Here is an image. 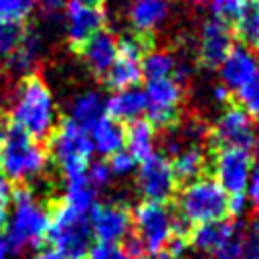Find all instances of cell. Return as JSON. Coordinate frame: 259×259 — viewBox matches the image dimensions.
<instances>
[{
  "label": "cell",
  "mask_w": 259,
  "mask_h": 259,
  "mask_svg": "<svg viewBox=\"0 0 259 259\" xmlns=\"http://www.w3.org/2000/svg\"><path fill=\"white\" fill-rule=\"evenodd\" d=\"M229 194L221 188V184L212 176H200L182 186L178 192V212L180 219L190 227L223 221L229 217L227 212Z\"/></svg>",
  "instance_id": "3"
},
{
  "label": "cell",
  "mask_w": 259,
  "mask_h": 259,
  "mask_svg": "<svg viewBox=\"0 0 259 259\" xmlns=\"http://www.w3.org/2000/svg\"><path fill=\"white\" fill-rule=\"evenodd\" d=\"M101 117H105V97L95 91H83L75 95L69 103V119L81 125L83 130L93 127Z\"/></svg>",
  "instance_id": "21"
},
{
  "label": "cell",
  "mask_w": 259,
  "mask_h": 259,
  "mask_svg": "<svg viewBox=\"0 0 259 259\" xmlns=\"http://www.w3.org/2000/svg\"><path fill=\"white\" fill-rule=\"evenodd\" d=\"M192 2H202V0H192Z\"/></svg>",
  "instance_id": "51"
},
{
  "label": "cell",
  "mask_w": 259,
  "mask_h": 259,
  "mask_svg": "<svg viewBox=\"0 0 259 259\" xmlns=\"http://www.w3.org/2000/svg\"><path fill=\"white\" fill-rule=\"evenodd\" d=\"M77 51L81 53L89 71L97 77H103L117 57V40L109 30L101 28L93 36H89Z\"/></svg>",
  "instance_id": "17"
},
{
  "label": "cell",
  "mask_w": 259,
  "mask_h": 259,
  "mask_svg": "<svg viewBox=\"0 0 259 259\" xmlns=\"http://www.w3.org/2000/svg\"><path fill=\"white\" fill-rule=\"evenodd\" d=\"M93 152L101 156H111L119 150H123V140H125V125L111 119V117H101L93 127L87 130Z\"/></svg>",
  "instance_id": "23"
},
{
  "label": "cell",
  "mask_w": 259,
  "mask_h": 259,
  "mask_svg": "<svg viewBox=\"0 0 259 259\" xmlns=\"http://www.w3.org/2000/svg\"><path fill=\"white\" fill-rule=\"evenodd\" d=\"M233 49V34L227 22L210 18L202 24L198 42V63L206 69H219L223 59Z\"/></svg>",
  "instance_id": "15"
},
{
  "label": "cell",
  "mask_w": 259,
  "mask_h": 259,
  "mask_svg": "<svg viewBox=\"0 0 259 259\" xmlns=\"http://www.w3.org/2000/svg\"><path fill=\"white\" fill-rule=\"evenodd\" d=\"M87 259H130L121 245H111V243H93L89 247V253H87Z\"/></svg>",
  "instance_id": "35"
},
{
  "label": "cell",
  "mask_w": 259,
  "mask_h": 259,
  "mask_svg": "<svg viewBox=\"0 0 259 259\" xmlns=\"http://www.w3.org/2000/svg\"><path fill=\"white\" fill-rule=\"evenodd\" d=\"M47 154L61 168L63 176L69 178V176H77L85 172L91 160V154H93V146H91L87 130H83L81 125L65 117L63 121L55 125L53 134L49 136Z\"/></svg>",
  "instance_id": "6"
},
{
  "label": "cell",
  "mask_w": 259,
  "mask_h": 259,
  "mask_svg": "<svg viewBox=\"0 0 259 259\" xmlns=\"http://www.w3.org/2000/svg\"><path fill=\"white\" fill-rule=\"evenodd\" d=\"M184 259H192V257H184ZM194 259H200V257H194Z\"/></svg>",
  "instance_id": "50"
},
{
  "label": "cell",
  "mask_w": 259,
  "mask_h": 259,
  "mask_svg": "<svg viewBox=\"0 0 259 259\" xmlns=\"http://www.w3.org/2000/svg\"><path fill=\"white\" fill-rule=\"evenodd\" d=\"M247 4V0H210V8L214 18L223 20V22H233L239 12L243 10V6Z\"/></svg>",
  "instance_id": "32"
},
{
  "label": "cell",
  "mask_w": 259,
  "mask_h": 259,
  "mask_svg": "<svg viewBox=\"0 0 259 259\" xmlns=\"http://www.w3.org/2000/svg\"><path fill=\"white\" fill-rule=\"evenodd\" d=\"M10 123L32 140H49L57 125L55 99L38 75L22 77L10 103Z\"/></svg>",
  "instance_id": "1"
},
{
  "label": "cell",
  "mask_w": 259,
  "mask_h": 259,
  "mask_svg": "<svg viewBox=\"0 0 259 259\" xmlns=\"http://www.w3.org/2000/svg\"><path fill=\"white\" fill-rule=\"evenodd\" d=\"M212 99L221 105H225V103L229 105L231 103V91L225 85H217V87H212Z\"/></svg>",
  "instance_id": "40"
},
{
  "label": "cell",
  "mask_w": 259,
  "mask_h": 259,
  "mask_svg": "<svg viewBox=\"0 0 259 259\" xmlns=\"http://www.w3.org/2000/svg\"><path fill=\"white\" fill-rule=\"evenodd\" d=\"M136 184H138L140 194L148 202L166 204L178 190L176 178L170 168V160L158 152H154L150 158L140 162Z\"/></svg>",
  "instance_id": "11"
},
{
  "label": "cell",
  "mask_w": 259,
  "mask_h": 259,
  "mask_svg": "<svg viewBox=\"0 0 259 259\" xmlns=\"http://www.w3.org/2000/svg\"><path fill=\"white\" fill-rule=\"evenodd\" d=\"M146 113V95L144 89L130 87L121 91H113L105 99V115L115 121H134L140 119V115Z\"/></svg>",
  "instance_id": "20"
},
{
  "label": "cell",
  "mask_w": 259,
  "mask_h": 259,
  "mask_svg": "<svg viewBox=\"0 0 259 259\" xmlns=\"http://www.w3.org/2000/svg\"><path fill=\"white\" fill-rule=\"evenodd\" d=\"M172 174L176 178V184H188L206 172V154L202 152L200 146H186L178 150L170 162Z\"/></svg>",
  "instance_id": "24"
},
{
  "label": "cell",
  "mask_w": 259,
  "mask_h": 259,
  "mask_svg": "<svg viewBox=\"0 0 259 259\" xmlns=\"http://www.w3.org/2000/svg\"><path fill=\"white\" fill-rule=\"evenodd\" d=\"M247 192H243V194H229V204H227V212H229V217H241L243 212H245V208H247Z\"/></svg>",
  "instance_id": "38"
},
{
  "label": "cell",
  "mask_w": 259,
  "mask_h": 259,
  "mask_svg": "<svg viewBox=\"0 0 259 259\" xmlns=\"http://www.w3.org/2000/svg\"><path fill=\"white\" fill-rule=\"evenodd\" d=\"M144 95H146V115L152 127L172 130L180 117L182 85H178L170 77L148 81Z\"/></svg>",
  "instance_id": "9"
},
{
  "label": "cell",
  "mask_w": 259,
  "mask_h": 259,
  "mask_svg": "<svg viewBox=\"0 0 259 259\" xmlns=\"http://www.w3.org/2000/svg\"><path fill=\"white\" fill-rule=\"evenodd\" d=\"M154 144H156V134L148 119H134L125 125L123 150H127L136 158V162L150 158L156 152Z\"/></svg>",
  "instance_id": "25"
},
{
  "label": "cell",
  "mask_w": 259,
  "mask_h": 259,
  "mask_svg": "<svg viewBox=\"0 0 259 259\" xmlns=\"http://www.w3.org/2000/svg\"><path fill=\"white\" fill-rule=\"evenodd\" d=\"M243 229H245L243 223H239L235 219H223V221H214V223L196 225L190 229L188 243H190V247H194L200 253H214L217 247H221L227 239H231L233 235H237Z\"/></svg>",
  "instance_id": "19"
},
{
  "label": "cell",
  "mask_w": 259,
  "mask_h": 259,
  "mask_svg": "<svg viewBox=\"0 0 259 259\" xmlns=\"http://www.w3.org/2000/svg\"><path fill=\"white\" fill-rule=\"evenodd\" d=\"M239 259H259V231L255 227L245 231L243 239V249Z\"/></svg>",
  "instance_id": "36"
},
{
  "label": "cell",
  "mask_w": 259,
  "mask_h": 259,
  "mask_svg": "<svg viewBox=\"0 0 259 259\" xmlns=\"http://www.w3.org/2000/svg\"><path fill=\"white\" fill-rule=\"evenodd\" d=\"M136 164H138L136 158L127 150H119V152L111 154L109 160H107V166H109L111 174H115V176H125L130 172H134L136 170Z\"/></svg>",
  "instance_id": "33"
},
{
  "label": "cell",
  "mask_w": 259,
  "mask_h": 259,
  "mask_svg": "<svg viewBox=\"0 0 259 259\" xmlns=\"http://www.w3.org/2000/svg\"><path fill=\"white\" fill-rule=\"evenodd\" d=\"M12 210L6 217V241L12 253H24L38 247L47 239L51 210L38 200L30 188H16L10 194Z\"/></svg>",
  "instance_id": "2"
},
{
  "label": "cell",
  "mask_w": 259,
  "mask_h": 259,
  "mask_svg": "<svg viewBox=\"0 0 259 259\" xmlns=\"http://www.w3.org/2000/svg\"><path fill=\"white\" fill-rule=\"evenodd\" d=\"M243 239H245V229L239 231L237 235H233L231 239H227L221 247H217L212 257L214 259H239L241 249H243Z\"/></svg>",
  "instance_id": "34"
},
{
  "label": "cell",
  "mask_w": 259,
  "mask_h": 259,
  "mask_svg": "<svg viewBox=\"0 0 259 259\" xmlns=\"http://www.w3.org/2000/svg\"><path fill=\"white\" fill-rule=\"evenodd\" d=\"M148 51L150 40L146 34H123L117 40V57L109 71L103 75L105 85L113 91L136 87L142 81V59Z\"/></svg>",
  "instance_id": "7"
},
{
  "label": "cell",
  "mask_w": 259,
  "mask_h": 259,
  "mask_svg": "<svg viewBox=\"0 0 259 259\" xmlns=\"http://www.w3.org/2000/svg\"><path fill=\"white\" fill-rule=\"evenodd\" d=\"M26 30V20H0V59H6L20 42Z\"/></svg>",
  "instance_id": "29"
},
{
  "label": "cell",
  "mask_w": 259,
  "mask_h": 259,
  "mask_svg": "<svg viewBox=\"0 0 259 259\" xmlns=\"http://www.w3.org/2000/svg\"><path fill=\"white\" fill-rule=\"evenodd\" d=\"M32 259H65L59 251H55L53 247H42V249H38L36 253H34V257Z\"/></svg>",
  "instance_id": "42"
},
{
  "label": "cell",
  "mask_w": 259,
  "mask_h": 259,
  "mask_svg": "<svg viewBox=\"0 0 259 259\" xmlns=\"http://www.w3.org/2000/svg\"><path fill=\"white\" fill-rule=\"evenodd\" d=\"M208 142L219 148H241L251 150L255 142V125L245 109L239 105H227L214 125L208 130Z\"/></svg>",
  "instance_id": "10"
},
{
  "label": "cell",
  "mask_w": 259,
  "mask_h": 259,
  "mask_svg": "<svg viewBox=\"0 0 259 259\" xmlns=\"http://www.w3.org/2000/svg\"><path fill=\"white\" fill-rule=\"evenodd\" d=\"M40 55H42V36L38 34V30L30 28L26 24V30H24L20 42L4 59L6 71L14 77H28V75H32V69L36 67Z\"/></svg>",
  "instance_id": "18"
},
{
  "label": "cell",
  "mask_w": 259,
  "mask_h": 259,
  "mask_svg": "<svg viewBox=\"0 0 259 259\" xmlns=\"http://www.w3.org/2000/svg\"><path fill=\"white\" fill-rule=\"evenodd\" d=\"M237 101H239L237 105L241 109H245L251 119L253 117L259 119V69L255 71L251 81L237 91Z\"/></svg>",
  "instance_id": "30"
},
{
  "label": "cell",
  "mask_w": 259,
  "mask_h": 259,
  "mask_svg": "<svg viewBox=\"0 0 259 259\" xmlns=\"http://www.w3.org/2000/svg\"><path fill=\"white\" fill-rule=\"evenodd\" d=\"M65 194H63V204L81 210V212H89L95 204V188L87 182L85 172L77 174V176H69L65 178Z\"/></svg>",
  "instance_id": "27"
},
{
  "label": "cell",
  "mask_w": 259,
  "mask_h": 259,
  "mask_svg": "<svg viewBox=\"0 0 259 259\" xmlns=\"http://www.w3.org/2000/svg\"><path fill=\"white\" fill-rule=\"evenodd\" d=\"M233 32L241 47L259 53V0H247L239 16L233 20Z\"/></svg>",
  "instance_id": "26"
},
{
  "label": "cell",
  "mask_w": 259,
  "mask_h": 259,
  "mask_svg": "<svg viewBox=\"0 0 259 259\" xmlns=\"http://www.w3.org/2000/svg\"><path fill=\"white\" fill-rule=\"evenodd\" d=\"M75 2H81V4H87V6H95V8H101L103 0H75Z\"/></svg>",
  "instance_id": "46"
},
{
  "label": "cell",
  "mask_w": 259,
  "mask_h": 259,
  "mask_svg": "<svg viewBox=\"0 0 259 259\" xmlns=\"http://www.w3.org/2000/svg\"><path fill=\"white\" fill-rule=\"evenodd\" d=\"M253 146H255V152H257V158H259V132H255V142H253Z\"/></svg>",
  "instance_id": "48"
},
{
  "label": "cell",
  "mask_w": 259,
  "mask_h": 259,
  "mask_svg": "<svg viewBox=\"0 0 259 259\" xmlns=\"http://www.w3.org/2000/svg\"><path fill=\"white\" fill-rule=\"evenodd\" d=\"M8 130H10V123H8L6 115H4V113H0V148H2V144H4V138H6Z\"/></svg>",
  "instance_id": "43"
},
{
  "label": "cell",
  "mask_w": 259,
  "mask_h": 259,
  "mask_svg": "<svg viewBox=\"0 0 259 259\" xmlns=\"http://www.w3.org/2000/svg\"><path fill=\"white\" fill-rule=\"evenodd\" d=\"M140 259H172L166 251H158V253H144Z\"/></svg>",
  "instance_id": "45"
},
{
  "label": "cell",
  "mask_w": 259,
  "mask_h": 259,
  "mask_svg": "<svg viewBox=\"0 0 259 259\" xmlns=\"http://www.w3.org/2000/svg\"><path fill=\"white\" fill-rule=\"evenodd\" d=\"M10 255H12L10 245H8L6 237H4V235H0V259H10Z\"/></svg>",
  "instance_id": "44"
},
{
  "label": "cell",
  "mask_w": 259,
  "mask_h": 259,
  "mask_svg": "<svg viewBox=\"0 0 259 259\" xmlns=\"http://www.w3.org/2000/svg\"><path fill=\"white\" fill-rule=\"evenodd\" d=\"M253 227H255V229L259 231V221H257V223H253Z\"/></svg>",
  "instance_id": "49"
},
{
  "label": "cell",
  "mask_w": 259,
  "mask_h": 259,
  "mask_svg": "<svg viewBox=\"0 0 259 259\" xmlns=\"http://www.w3.org/2000/svg\"><path fill=\"white\" fill-rule=\"evenodd\" d=\"M174 214L168 204L162 202H140L132 212L134 235L140 241L144 253L164 251L168 239L172 237Z\"/></svg>",
  "instance_id": "8"
},
{
  "label": "cell",
  "mask_w": 259,
  "mask_h": 259,
  "mask_svg": "<svg viewBox=\"0 0 259 259\" xmlns=\"http://www.w3.org/2000/svg\"><path fill=\"white\" fill-rule=\"evenodd\" d=\"M259 69L257 55L251 53L245 47H233L229 55L223 59L219 65V75H221V85H225L229 91H239L243 85L251 81L255 71Z\"/></svg>",
  "instance_id": "16"
},
{
  "label": "cell",
  "mask_w": 259,
  "mask_h": 259,
  "mask_svg": "<svg viewBox=\"0 0 259 259\" xmlns=\"http://www.w3.org/2000/svg\"><path fill=\"white\" fill-rule=\"evenodd\" d=\"M111 176H113V174H111V170H109V166H107V162H105V160L89 162V164H87V168H85V178H87V182H89L95 190L105 188V186L109 184Z\"/></svg>",
  "instance_id": "31"
},
{
  "label": "cell",
  "mask_w": 259,
  "mask_h": 259,
  "mask_svg": "<svg viewBox=\"0 0 259 259\" xmlns=\"http://www.w3.org/2000/svg\"><path fill=\"white\" fill-rule=\"evenodd\" d=\"M253 170V156L241 148L214 150V180L227 194L247 192L249 176Z\"/></svg>",
  "instance_id": "13"
},
{
  "label": "cell",
  "mask_w": 259,
  "mask_h": 259,
  "mask_svg": "<svg viewBox=\"0 0 259 259\" xmlns=\"http://www.w3.org/2000/svg\"><path fill=\"white\" fill-rule=\"evenodd\" d=\"M174 63L176 59L166 51H148L142 59V77H146V81L168 79L172 77Z\"/></svg>",
  "instance_id": "28"
},
{
  "label": "cell",
  "mask_w": 259,
  "mask_h": 259,
  "mask_svg": "<svg viewBox=\"0 0 259 259\" xmlns=\"http://www.w3.org/2000/svg\"><path fill=\"white\" fill-rule=\"evenodd\" d=\"M4 223H6V210H4V206L0 204V229H4Z\"/></svg>",
  "instance_id": "47"
},
{
  "label": "cell",
  "mask_w": 259,
  "mask_h": 259,
  "mask_svg": "<svg viewBox=\"0 0 259 259\" xmlns=\"http://www.w3.org/2000/svg\"><path fill=\"white\" fill-rule=\"evenodd\" d=\"M247 192H249V200L255 206V210L259 212V164L253 166L251 176H249V184H247Z\"/></svg>",
  "instance_id": "39"
},
{
  "label": "cell",
  "mask_w": 259,
  "mask_h": 259,
  "mask_svg": "<svg viewBox=\"0 0 259 259\" xmlns=\"http://www.w3.org/2000/svg\"><path fill=\"white\" fill-rule=\"evenodd\" d=\"M87 214L89 212H81L59 202L51 210V223L45 241H49V245L65 259H87L89 247L93 245Z\"/></svg>",
  "instance_id": "4"
},
{
  "label": "cell",
  "mask_w": 259,
  "mask_h": 259,
  "mask_svg": "<svg viewBox=\"0 0 259 259\" xmlns=\"http://www.w3.org/2000/svg\"><path fill=\"white\" fill-rule=\"evenodd\" d=\"M91 237L97 243L119 245L132 233V212L117 202H95L89 210Z\"/></svg>",
  "instance_id": "12"
},
{
  "label": "cell",
  "mask_w": 259,
  "mask_h": 259,
  "mask_svg": "<svg viewBox=\"0 0 259 259\" xmlns=\"http://www.w3.org/2000/svg\"><path fill=\"white\" fill-rule=\"evenodd\" d=\"M49 164L47 150L32 138L10 125L0 148V170L8 180L28 182L45 174Z\"/></svg>",
  "instance_id": "5"
},
{
  "label": "cell",
  "mask_w": 259,
  "mask_h": 259,
  "mask_svg": "<svg viewBox=\"0 0 259 259\" xmlns=\"http://www.w3.org/2000/svg\"><path fill=\"white\" fill-rule=\"evenodd\" d=\"M38 4V12L45 20H57L65 8V0H36Z\"/></svg>",
  "instance_id": "37"
},
{
  "label": "cell",
  "mask_w": 259,
  "mask_h": 259,
  "mask_svg": "<svg viewBox=\"0 0 259 259\" xmlns=\"http://www.w3.org/2000/svg\"><path fill=\"white\" fill-rule=\"evenodd\" d=\"M65 28H67V40L73 49H79L89 36H93L97 30L103 28L105 14L101 8L87 6L75 0H69L65 4Z\"/></svg>",
  "instance_id": "14"
},
{
  "label": "cell",
  "mask_w": 259,
  "mask_h": 259,
  "mask_svg": "<svg viewBox=\"0 0 259 259\" xmlns=\"http://www.w3.org/2000/svg\"><path fill=\"white\" fill-rule=\"evenodd\" d=\"M170 12V0H134L130 6V20L138 34H150L158 28Z\"/></svg>",
  "instance_id": "22"
},
{
  "label": "cell",
  "mask_w": 259,
  "mask_h": 259,
  "mask_svg": "<svg viewBox=\"0 0 259 259\" xmlns=\"http://www.w3.org/2000/svg\"><path fill=\"white\" fill-rule=\"evenodd\" d=\"M12 194V186H10V180L6 178V174L0 170V204H4Z\"/></svg>",
  "instance_id": "41"
}]
</instances>
